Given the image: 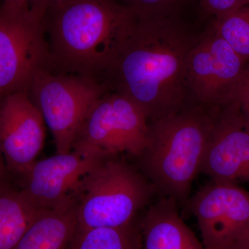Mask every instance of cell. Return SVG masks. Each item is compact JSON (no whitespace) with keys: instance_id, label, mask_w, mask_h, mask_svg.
Wrapping results in <instances>:
<instances>
[{"instance_id":"6da1fadb","label":"cell","mask_w":249,"mask_h":249,"mask_svg":"<svg viewBox=\"0 0 249 249\" xmlns=\"http://www.w3.org/2000/svg\"><path fill=\"white\" fill-rule=\"evenodd\" d=\"M197 39L178 16L139 19L102 83L137 103L149 122L174 115L189 107L187 59Z\"/></svg>"},{"instance_id":"7a4b0ae2","label":"cell","mask_w":249,"mask_h":249,"mask_svg":"<svg viewBox=\"0 0 249 249\" xmlns=\"http://www.w3.org/2000/svg\"><path fill=\"white\" fill-rule=\"evenodd\" d=\"M138 19L115 0H51L44 16L50 70L102 83Z\"/></svg>"},{"instance_id":"3957f363","label":"cell","mask_w":249,"mask_h":249,"mask_svg":"<svg viewBox=\"0 0 249 249\" xmlns=\"http://www.w3.org/2000/svg\"><path fill=\"white\" fill-rule=\"evenodd\" d=\"M219 107L189 106L149 122L148 142L137 159L160 196L186 205L192 183L200 173Z\"/></svg>"},{"instance_id":"277c9868","label":"cell","mask_w":249,"mask_h":249,"mask_svg":"<svg viewBox=\"0 0 249 249\" xmlns=\"http://www.w3.org/2000/svg\"><path fill=\"white\" fill-rule=\"evenodd\" d=\"M116 156L102 160L81 180L77 229L129 225L157 194L142 172Z\"/></svg>"},{"instance_id":"5b68a950","label":"cell","mask_w":249,"mask_h":249,"mask_svg":"<svg viewBox=\"0 0 249 249\" xmlns=\"http://www.w3.org/2000/svg\"><path fill=\"white\" fill-rule=\"evenodd\" d=\"M108 92L92 78L41 70L33 80L29 96L53 134L56 154L70 153L78 131L93 106Z\"/></svg>"},{"instance_id":"8992f818","label":"cell","mask_w":249,"mask_h":249,"mask_svg":"<svg viewBox=\"0 0 249 249\" xmlns=\"http://www.w3.org/2000/svg\"><path fill=\"white\" fill-rule=\"evenodd\" d=\"M149 121L132 100L109 91L85 118L72 150L85 157L107 158L127 152L137 158L148 142Z\"/></svg>"},{"instance_id":"52a82bcc","label":"cell","mask_w":249,"mask_h":249,"mask_svg":"<svg viewBox=\"0 0 249 249\" xmlns=\"http://www.w3.org/2000/svg\"><path fill=\"white\" fill-rule=\"evenodd\" d=\"M45 14L11 11L0 5V98L27 91L36 75L50 69Z\"/></svg>"},{"instance_id":"ba28073f","label":"cell","mask_w":249,"mask_h":249,"mask_svg":"<svg viewBox=\"0 0 249 249\" xmlns=\"http://www.w3.org/2000/svg\"><path fill=\"white\" fill-rule=\"evenodd\" d=\"M207 249H232L249 228V193L235 183L211 180L186 204Z\"/></svg>"},{"instance_id":"9c48e42d","label":"cell","mask_w":249,"mask_h":249,"mask_svg":"<svg viewBox=\"0 0 249 249\" xmlns=\"http://www.w3.org/2000/svg\"><path fill=\"white\" fill-rule=\"evenodd\" d=\"M247 62L209 27L188 54L186 80L198 105L221 106L245 71Z\"/></svg>"},{"instance_id":"30bf717a","label":"cell","mask_w":249,"mask_h":249,"mask_svg":"<svg viewBox=\"0 0 249 249\" xmlns=\"http://www.w3.org/2000/svg\"><path fill=\"white\" fill-rule=\"evenodd\" d=\"M45 122L27 91L0 98V150L8 171L22 178L45 144Z\"/></svg>"},{"instance_id":"8fae6325","label":"cell","mask_w":249,"mask_h":249,"mask_svg":"<svg viewBox=\"0 0 249 249\" xmlns=\"http://www.w3.org/2000/svg\"><path fill=\"white\" fill-rule=\"evenodd\" d=\"M106 159L71 150L36 160L21 178L22 191L39 209L62 207L77 198L81 180Z\"/></svg>"},{"instance_id":"7c38bea8","label":"cell","mask_w":249,"mask_h":249,"mask_svg":"<svg viewBox=\"0 0 249 249\" xmlns=\"http://www.w3.org/2000/svg\"><path fill=\"white\" fill-rule=\"evenodd\" d=\"M200 173L219 182H249V132L237 105L219 106Z\"/></svg>"},{"instance_id":"4fadbf2b","label":"cell","mask_w":249,"mask_h":249,"mask_svg":"<svg viewBox=\"0 0 249 249\" xmlns=\"http://www.w3.org/2000/svg\"><path fill=\"white\" fill-rule=\"evenodd\" d=\"M178 205L165 196L150 205L141 222L142 249H207L181 219Z\"/></svg>"},{"instance_id":"5bb4252c","label":"cell","mask_w":249,"mask_h":249,"mask_svg":"<svg viewBox=\"0 0 249 249\" xmlns=\"http://www.w3.org/2000/svg\"><path fill=\"white\" fill-rule=\"evenodd\" d=\"M78 225L77 198L41 213L15 249H67Z\"/></svg>"},{"instance_id":"9a60e30c","label":"cell","mask_w":249,"mask_h":249,"mask_svg":"<svg viewBox=\"0 0 249 249\" xmlns=\"http://www.w3.org/2000/svg\"><path fill=\"white\" fill-rule=\"evenodd\" d=\"M44 211L22 189H16L7 179L0 181V249H16L28 229Z\"/></svg>"},{"instance_id":"2e32d148","label":"cell","mask_w":249,"mask_h":249,"mask_svg":"<svg viewBox=\"0 0 249 249\" xmlns=\"http://www.w3.org/2000/svg\"><path fill=\"white\" fill-rule=\"evenodd\" d=\"M67 249H142L141 222L117 228H76Z\"/></svg>"},{"instance_id":"e0dca14e","label":"cell","mask_w":249,"mask_h":249,"mask_svg":"<svg viewBox=\"0 0 249 249\" xmlns=\"http://www.w3.org/2000/svg\"><path fill=\"white\" fill-rule=\"evenodd\" d=\"M209 27L241 58L249 61V4L213 18Z\"/></svg>"},{"instance_id":"ac0fdd59","label":"cell","mask_w":249,"mask_h":249,"mask_svg":"<svg viewBox=\"0 0 249 249\" xmlns=\"http://www.w3.org/2000/svg\"><path fill=\"white\" fill-rule=\"evenodd\" d=\"M127 6L138 19H159L178 16L186 0H115Z\"/></svg>"},{"instance_id":"d6986e66","label":"cell","mask_w":249,"mask_h":249,"mask_svg":"<svg viewBox=\"0 0 249 249\" xmlns=\"http://www.w3.org/2000/svg\"><path fill=\"white\" fill-rule=\"evenodd\" d=\"M203 14L212 18L249 4V0H199Z\"/></svg>"},{"instance_id":"ffe728a7","label":"cell","mask_w":249,"mask_h":249,"mask_svg":"<svg viewBox=\"0 0 249 249\" xmlns=\"http://www.w3.org/2000/svg\"><path fill=\"white\" fill-rule=\"evenodd\" d=\"M227 103H234L240 108L249 107V61L240 79L228 93L222 105Z\"/></svg>"},{"instance_id":"44dd1931","label":"cell","mask_w":249,"mask_h":249,"mask_svg":"<svg viewBox=\"0 0 249 249\" xmlns=\"http://www.w3.org/2000/svg\"><path fill=\"white\" fill-rule=\"evenodd\" d=\"M4 9L11 11H26L30 9V0H1Z\"/></svg>"},{"instance_id":"7402d4cb","label":"cell","mask_w":249,"mask_h":249,"mask_svg":"<svg viewBox=\"0 0 249 249\" xmlns=\"http://www.w3.org/2000/svg\"><path fill=\"white\" fill-rule=\"evenodd\" d=\"M51 0H30V9L45 14L46 8Z\"/></svg>"},{"instance_id":"603a6c76","label":"cell","mask_w":249,"mask_h":249,"mask_svg":"<svg viewBox=\"0 0 249 249\" xmlns=\"http://www.w3.org/2000/svg\"><path fill=\"white\" fill-rule=\"evenodd\" d=\"M232 249H249V228L245 235L237 241Z\"/></svg>"},{"instance_id":"cb8c5ba5","label":"cell","mask_w":249,"mask_h":249,"mask_svg":"<svg viewBox=\"0 0 249 249\" xmlns=\"http://www.w3.org/2000/svg\"><path fill=\"white\" fill-rule=\"evenodd\" d=\"M8 169L6 168V163L4 160V157L0 150V181L1 180L7 179Z\"/></svg>"},{"instance_id":"d4e9b609","label":"cell","mask_w":249,"mask_h":249,"mask_svg":"<svg viewBox=\"0 0 249 249\" xmlns=\"http://www.w3.org/2000/svg\"><path fill=\"white\" fill-rule=\"evenodd\" d=\"M240 109L244 126L246 130L249 132V107L240 108Z\"/></svg>"}]
</instances>
